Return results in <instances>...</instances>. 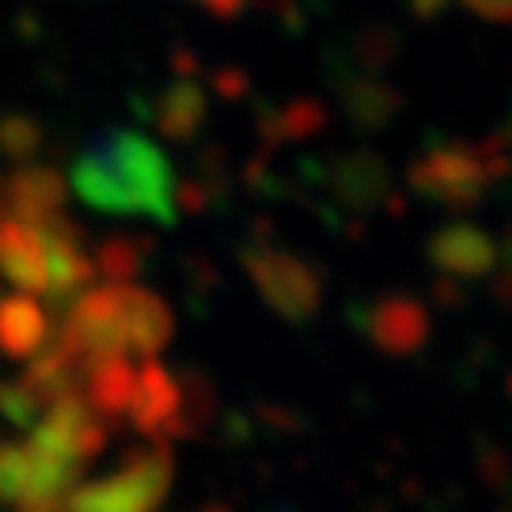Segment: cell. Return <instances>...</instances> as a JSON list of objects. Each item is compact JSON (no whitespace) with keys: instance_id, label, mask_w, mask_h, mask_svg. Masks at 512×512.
<instances>
[{"instance_id":"1","label":"cell","mask_w":512,"mask_h":512,"mask_svg":"<svg viewBox=\"0 0 512 512\" xmlns=\"http://www.w3.org/2000/svg\"><path fill=\"white\" fill-rule=\"evenodd\" d=\"M73 186L92 209L110 217H148L160 228L179 220L175 167L137 129H114L84 148L73 164Z\"/></svg>"},{"instance_id":"2","label":"cell","mask_w":512,"mask_h":512,"mask_svg":"<svg viewBox=\"0 0 512 512\" xmlns=\"http://www.w3.org/2000/svg\"><path fill=\"white\" fill-rule=\"evenodd\" d=\"M171 478H175L171 440H148L126 452L122 467L107 478L73 486L65 497V512H156L171 490Z\"/></svg>"},{"instance_id":"3","label":"cell","mask_w":512,"mask_h":512,"mask_svg":"<svg viewBox=\"0 0 512 512\" xmlns=\"http://www.w3.org/2000/svg\"><path fill=\"white\" fill-rule=\"evenodd\" d=\"M243 270L255 281L258 296L289 323H308L323 304V281L308 262L285 247L255 239L243 247Z\"/></svg>"},{"instance_id":"4","label":"cell","mask_w":512,"mask_h":512,"mask_svg":"<svg viewBox=\"0 0 512 512\" xmlns=\"http://www.w3.org/2000/svg\"><path fill=\"white\" fill-rule=\"evenodd\" d=\"M490 179L494 175H490L478 145H463V141L429 148L421 160L410 164V186L418 190L421 198L448 205V209H471V205H478Z\"/></svg>"},{"instance_id":"5","label":"cell","mask_w":512,"mask_h":512,"mask_svg":"<svg viewBox=\"0 0 512 512\" xmlns=\"http://www.w3.org/2000/svg\"><path fill=\"white\" fill-rule=\"evenodd\" d=\"M57 338L80 357V365H92L103 357H126V323H122V304H118V285L103 289H84L69 300V315L57 327Z\"/></svg>"},{"instance_id":"6","label":"cell","mask_w":512,"mask_h":512,"mask_svg":"<svg viewBox=\"0 0 512 512\" xmlns=\"http://www.w3.org/2000/svg\"><path fill=\"white\" fill-rule=\"evenodd\" d=\"M107 440L110 425L84 403L80 391H69V395L42 406V418H35V433H31V444L69 459L76 467H84L88 459L99 456Z\"/></svg>"},{"instance_id":"7","label":"cell","mask_w":512,"mask_h":512,"mask_svg":"<svg viewBox=\"0 0 512 512\" xmlns=\"http://www.w3.org/2000/svg\"><path fill=\"white\" fill-rule=\"evenodd\" d=\"M35 228L42 236V258H46V293L42 296H50L54 304H69L95 277V262L84 251V232L65 213L38 220Z\"/></svg>"},{"instance_id":"8","label":"cell","mask_w":512,"mask_h":512,"mask_svg":"<svg viewBox=\"0 0 512 512\" xmlns=\"http://www.w3.org/2000/svg\"><path fill=\"white\" fill-rule=\"evenodd\" d=\"M361 327L380 353L410 357L429 342V311L414 296H384L365 308Z\"/></svg>"},{"instance_id":"9","label":"cell","mask_w":512,"mask_h":512,"mask_svg":"<svg viewBox=\"0 0 512 512\" xmlns=\"http://www.w3.org/2000/svg\"><path fill=\"white\" fill-rule=\"evenodd\" d=\"M179 406V380L167 372L156 357H145V365L133 376V395H129V425L145 440H171V418Z\"/></svg>"},{"instance_id":"10","label":"cell","mask_w":512,"mask_h":512,"mask_svg":"<svg viewBox=\"0 0 512 512\" xmlns=\"http://www.w3.org/2000/svg\"><path fill=\"white\" fill-rule=\"evenodd\" d=\"M327 186L334 194V202L346 205V209H376L380 202H387V190H391V171L387 164L368 152V148H357V152H342L334 164L327 167Z\"/></svg>"},{"instance_id":"11","label":"cell","mask_w":512,"mask_h":512,"mask_svg":"<svg viewBox=\"0 0 512 512\" xmlns=\"http://www.w3.org/2000/svg\"><path fill=\"white\" fill-rule=\"evenodd\" d=\"M429 262L437 266L444 277H459V281H475L497 270V247L486 232H478L471 224H448L425 247Z\"/></svg>"},{"instance_id":"12","label":"cell","mask_w":512,"mask_h":512,"mask_svg":"<svg viewBox=\"0 0 512 512\" xmlns=\"http://www.w3.org/2000/svg\"><path fill=\"white\" fill-rule=\"evenodd\" d=\"M152 118V126L164 133L167 141H194L202 133L205 118H209V95H205V84L194 80V76H175L164 92L156 95L148 110H141Z\"/></svg>"},{"instance_id":"13","label":"cell","mask_w":512,"mask_h":512,"mask_svg":"<svg viewBox=\"0 0 512 512\" xmlns=\"http://www.w3.org/2000/svg\"><path fill=\"white\" fill-rule=\"evenodd\" d=\"M4 205L8 213L27 224H38V220L54 217L65 205V179L57 167L46 164H23L4 179Z\"/></svg>"},{"instance_id":"14","label":"cell","mask_w":512,"mask_h":512,"mask_svg":"<svg viewBox=\"0 0 512 512\" xmlns=\"http://www.w3.org/2000/svg\"><path fill=\"white\" fill-rule=\"evenodd\" d=\"M118 304H122V323H126V342L141 357H156L175 334V315L152 289L137 285H118Z\"/></svg>"},{"instance_id":"15","label":"cell","mask_w":512,"mask_h":512,"mask_svg":"<svg viewBox=\"0 0 512 512\" xmlns=\"http://www.w3.org/2000/svg\"><path fill=\"white\" fill-rule=\"evenodd\" d=\"M0 274L19 293H46V258L35 224L4 213L0 217Z\"/></svg>"},{"instance_id":"16","label":"cell","mask_w":512,"mask_h":512,"mask_svg":"<svg viewBox=\"0 0 512 512\" xmlns=\"http://www.w3.org/2000/svg\"><path fill=\"white\" fill-rule=\"evenodd\" d=\"M133 376H137V372H133V365H129L126 357H103V361L84 365V372H80L84 403L92 406L110 429L126 414L129 395H133Z\"/></svg>"},{"instance_id":"17","label":"cell","mask_w":512,"mask_h":512,"mask_svg":"<svg viewBox=\"0 0 512 512\" xmlns=\"http://www.w3.org/2000/svg\"><path fill=\"white\" fill-rule=\"evenodd\" d=\"M50 338V315L38 308L31 293L8 296L0 304V346L12 361H31Z\"/></svg>"},{"instance_id":"18","label":"cell","mask_w":512,"mask_h":512,"mask_svg":"<svg viewBox=\"0 0 512 512\" xmlns=\"http://www.w3.org/2000/svg\"><path fill=\"white\" fill-rule=\"evenodd\" d=\"M342 103H346L349 122L361 129H384L403 110L399 92L387 80H376V76H349V80H342Z\"/></svg>"},{"instance_id":"19","label":"cell","mask_w":512,"mask_h":512,"mask_svg":"<svg viewBox=\"0 0 512 512\" xmlns=\"http://www.w3.org/2000/svg\"><path fill=\"white\" fill-rule=\"evenodd\" d=\"M175 380H179V406H175V418H171V433L167 437L171 440L202 437L205 425L217 414V387L198 368H183Z\"/></svg>"},{"instance_id":"20","label":"cell","mask_w":512,"mask_h":512,"mask_svg":"<svg viewBox=\"0 0 512 512\" xmlns=\"http://www.w3.org/2000/svg\"><path fill=\"white\" fill-rule=\"evenodd\" d=\"M327 129V107L319 99H296L289 107L266 114L270 141H315Z\"/></svg>"},{"instance_id":"21","label":"cell","mask_w":512,"mask_h":512,"mask_svg":"<svg viewBox=\"0 0 512 512\" xmlns=\"http://www.w3.org/2000/svg\"><path fill=\"white\" fill-rule=\"evenodd\" d=\"M148 258V239L145 236H107L95 247V274H103L110 285H126L141 274Z\"/></svg>"},{"instance_id":"22","label":"cell","mask_w":512,"mask_h":512,"mask_svg":"<svg viewBox=\"0 0 512 512\" xmlns=\"http://www.w3.org/2000/svg\"><path fill=\"white\" fill-rule=\"evenodd\" d=\"M42 141H46V133H42V122L35 114H23V110L0 114V156L4 160L23 164L42 148Z\"/></svg>"},{"instance_id":"23","label":"cell","mask_w":512,"mask_h":512,"mask_svg":"<svg viewBox=\"0 0 512 512\" xmlns=\"http://www.w3.org/2000/svg\"><path fill=\"white\" fill-rule=\"evenodd\" d=\"M23 486H27V444L0 440V501L16 505Z\"/></svg>"},{"instance_id":"24","label":"cell","mask_w":512,"mask_h":512,"mask_svg":"<svg viewBox=\"0 0 512 512\" xmlns=\"http://www.w3.org/2000/svg\"><path fill=\"white\" fill-rule=\"evenodd\" d=\"M0 414L12 425H35V418L42 414V403L23 387V380H0Z\"/></svg>"},{"instance_id":"25","label":"cell","mask_w":512,"mask_h":512,"mask_svg":"<svg viewBox=\"0 0 512 512\" xmlns=\"http://www.w3.org/2000/svg\"><path fill=\"white\" fill-rule=\"evenodd\" d=\"M467 4L486 19H512V0H467Z\"/></svg>"},{"instance_id":"26","label":"cell","mask_w":512,"mask_h":512,"mask_svg":"<svg viewBox=\"0 0 512 512\" xmlns=\"http://www.w3.org/2000/svg\"><path fill=\"white\" fill-rule=\"evenodd\" d=\"M198 4L209 8L217 19H236L239 12H243V4H247V0H198Z\"/></svg>"},{"instance_id":"27","label":"cell","mask_w":512,"mask_h":512,"mask_svg":"<svg viewBox=\"0 0 512 512\" xmlns=\"http://www.w3.org/2000/svg\"><path fill=\"white\" fill-rule=\"evenodd\" d=\"M217 88L224 95H239L243 88H247V84H243V76H239V73H220L217 76Z\"/></svg>"},{"instance_id":"28","label":"cell","mask_w":512,"mask_h":512,"mask_svg":"<svg viewBox=\"0 0 512 512\" xmlns=\"http://www.w3.org/2000/svg\"><path fill=\"white\" fill-rule=\"evenodd\" d=\"M410 4H414V12H418L421 19H429V16H437L448 0H410Z\"/></svg>"},{"instance_id":"29","label":"cell","mask_w":512,"mask_h":512,"mask_svg":"<svg viewBox=\"0 0 512 512\" xmlns=\"http://www.w3.org/2000/svg\"><path fill=\"white\" fill-rule=\"evenodd\" d=\"M8 213V205H4V179H0V217Z\"/></svg>"},{"instance_id":"30","label":"cell","mask_w":512,"mask_h":512,"mask_svg":"<svg viewBox=\"0 0 512 512\" xmlns=\"http://www.w3.org/2000/svg\"><path fill=\"white\" fill-rule=\"evenodd\" d=\"M205 512H232V509H224V505H209Z\"/></svg>"}]
</instances>
